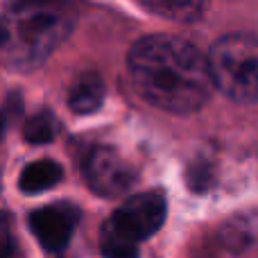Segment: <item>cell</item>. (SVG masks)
<instances>
[{
  "mask_svg": "<svg viewBox=\"0 0 258 258\" xmlns=\"http://www.w3.org/2000/svg\"><path fill=\"white\" fill-rule=\"evenodd\" d=\"M127 66L141 98L163 111H200L213 93L206 54L177 36L154 34L136 41Z\"/></svg>",
  "mask_w": 258,
  "mask_h": 258,
  "instance_id": "6da1fadb",
  "label": "cell"
},
{
  "mask_svg": "<svg viewBox=\"0 0 258 258\" xmlns=\"http://www.w3.org/2000/svg\"><path fill=\"white\" fill-rule=\"evenodd\" d=\"M75 25V16L61 5H14L0 16V52L18 71L39 66Z\"/></svg>",
  "mask_w": 258,
  "mask_h": 258,
  "instance_id": "7a4b0ae2",
  "label": "cell"
},
{
  "mask_svg": "<svg viewBox=\"0 0 258 258\" xmlns=\"http://www.w3.org/2000/svg\"><path fill=\"white\" fill-rule=\"evenodd\" d=\"M213 77L227 98L236 102H258V39L249 34H229L215 41L206 54Z\"/></svg>",
  "mask_w": 258,
  "mask_h": 258,
  "instance_id": "3957f363",
  "label": "cell"
},
{
  "mask_svg": "<svg viewBox=\"0 0 258 258\" xmlns=\"http://www.w3.org/2000/svg\"><path fill=\"white\" fill-rule=\"evenodd\" d=\"M165 213H168L165 195L161 190H150L122 202L116 213L107 220V224L138 245L163 227Z\"/></svg>",
  "mask_w": 258,
  "mask_h": 258,
  "instance_id": "277c9868",
  "label": "cell"
},
{
  "mask_svg": "<svg viewBox=\"0 0 258 258\" xmlns=\"http://www.w3.org/2000/svg\"><path fill=\"white\" fill-rule=\"evenodd\" d=\"M84 177L93 192L102 197H118L134 186L136 170L118 150L100 145L93 147L84 159Z\"/></svg>",
  "mask_w": 258,
  "mask_h": 258,
  "instance_id": "5b68a950",
  "label": "cell"
},
{
  "mask_svg": "<svg viewBox=\"0 0 258 258\" xmlns=\"http://www.w3.org/2000/svg\"><path fill=\"white\" fill-rule=\"evenodd\" d=\"M77 209L73 204H48L32 211L30 229L36 240L48 251H61L71 242V236L77 227Z\"/></svg>",
  "mask_w": 258,
  "mask_h": 258,
  "instance_id": "8992f818",
  "label": "cell"
},
{
  "mask_svg": "<svg viewBox=\"0 0 258 258\" xmlns=\"http://www.w3.org/2000/svg\"><path fill=\"white\" fill-rule=\"evenodd\" d=\"M104 102V82L98 73H82L68 91V107L80 116L93 113Z\"/></svg>",
  "mask_w": 258,
  "mask_h": 258,
  "instance_id": "52a82bcc",
  "label": "cell"
},
{
  "mask_svg": "<svg viewBox=\"0 0 258 258\" xmlns=\"http://www.w3.org/2000/svg\"><path fill=\"white\" fill-rule=\"evenodd\" d=\"M63 177V170L57 161L52 159H41V161H32L23 168L21 177H18V186L23 192H43L54 188Z\"/></svg>",
  "mask_w": 258,
  "mask_h": 258,
  "instance_id": "ba28073f",
  "label": "cell"
},
{
  "mask_svg": "<svg viewBox=\"0 0 258 258\" xmlns=\"http://www.w3.org/2000/svg\"><path fill=\"white\" fill-rule=\"evenodd\" d=\"M143 9L159 16L172 18V21H195L197 16H202L206 9V5L202 3H183V0H147L141 5Z\"/></svg>",
  "mask_w": 258,
  "mask_h": 258,
  "instance_id": "9c48e42d",
  "label": "cell"
},
{
  "mask_svg": "<svg viewBox=\"0 0 258 258\" xmlns=\"http://www.w3.org/2000/svg\"><path fill=\"white\" fill-rule=\"evenodd\" d=\"M100 249H102L104 258H138L136 242L129 240L127 236H122L113 227H109L107 222H104L102 233H100Z\"/></svg>",
  "mask_w": 258,
  "mask_h": 258,
  "instance_id": "30bf717a",
  "label": "cell"
},
{
  "mask_svg": "<svg viewBox=\"0 0 258 258\" xmlns=\"http://www.w3.org/2000/svg\"><path fill=\"white\" fill-rule=\"evenodd\" d=\"M59 132V122L57 118L50 111H41L36 116H32L30 120L23 127V136H25L27 143H34V145H43V143H50Z\"/></svg>",
  "mask_w": 258,
  "mask_h": 258,
  "instance_id": "8fae6325",
  "label": "cell"
},
{
  "mask_svg": "<svg viewBox=\"0 0 258 258\" xmlns=\"http://www.w3.org/2000/svg\"><path fill=\"white\" fill-rule=\"evenodd\" d=\"M186 179H188V186H190L195 192H204V190H209L211 183H213L211 165L206 163V161H195V163L188 165Z\"/></svg>",
  "mask_w": 258,
  "mask_h": 258,
  "instance_id": "7c38bea8",
  "label": "cell"
},
{
  "mask_svg": "<svg viewBox=\"0 0 258 258\" xmlns=\"http://www.w3.org/2000/svg\"><path fill=\"white\" fill-rule=\"evenodd\" d=\"M0 258H21L18 242L14 240V236L7 231V229L0 231Z\"/></svg>",
  "mask_w": 258,
  "mask_h": 258,
  "instance_id": "4fadbf2b",
  "label": "cell"
},
{
  "mask_svg": "<svg viewBox=\"0 0 258 258\" xmlns=\"http://www.w3.org/2000/svg\"><path fill=\"white\" fill-rule=\"evenodd\" d=\"M5 129H7V118H5V111H0V138L5 136Z\"/></svg>",
  "mask_w": 258,
  "mask_h": 258,
  "instance_id": "5bb4252c",
  "label": "cell"
}]
</instances>
